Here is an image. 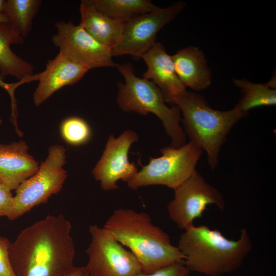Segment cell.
Listing matches in <instances>:
<instances>
[{
	"instance_id": "cell-1",
	"label": "cell",
	"mask_w": 276,
	"mask_h": 276,
	"mask_svg": "<svg viewBox=\"0 0 276 276\" xmlns=\"http://www.w3.org/2000/svg\"><path fill=\"white\" fill-rule=\"evenodd\" d=\"M72 224L62 214L48 215L22 229L11 242L15 276H62L74 267Z\"/></svg>"
},
{
	"instance_id": "cell-2",
	"label": "cell",
	"mask_w": 276,
	"mask_h": 276,
	"mask_svg": "<svg viewBox=\"0 0 276 276\" xmlns=\"http://www.w3.org/2000/svg\"><path fill=\"white\" fill-rule=\"evenodd\" d=\"M103 227L139 262L144 273H151L172 264L183 262V256L170 236L154 225L149 215L131 209L115 210Z\"/></svg>"
},
{
	"instance_id": "cell-3",
	"label": "cell",
	"mask_w": 276,
	"mask_h": 276,
	"mask_svg": "<svg viewBox=\"0 0 276 276\" xmlns=\"http://www.w3.org/2000/svg\"><path fill=\"white\" fill-rule=\"evenodd\" d=\"M177 247L183 264L191 271L220 276L238 269L250 252L252 242L245 228L236 240L229 239L205 225H193L183 231Z\"/></svg>"
},
{
	"instance_id": "cell-4",
	"label": "cell",
	"mask_w": 276,
	"mask_h": 276,
	"mask_svg": "<svg viewBox=\"0 0 276 276\" xmlns=\"http://www.w3.org/2000/svg\"><path fill=\"white\" fill-rule=\"evenodd\" d=\"M174 105L179 107L182 116L180 122L186 134L206 152L208 164L214 170L227 135L247 112L236 106L229 110L214 109L201 96L188 91L176 99Z\"/></svg>"
},
{
	"instance_id": "cell-5",
	"label": "cell",
	"mask_w": 276,
	"mask_h": 276,
	"mask_svg": "<svg viewBox=\"0 0 276 276\" xmlns=\"http://www.w3.org/2000/svg\"><path fill=\"white\" fill-rule=\"evenodd\" d=\"M124 78L118 82L117 102L125 112L142 115L152 113L162 121L166 134L171 141V147L178 148L186 144V134L180 125L181 112L174 105L169 107L160 90L151 81L137 77L131 63L116 64Z\"/></svg>"
},
{
	"instance_id": "cell-6",
	"label": "cell",
	"mask_w": 276,
	"mask_h": 276,
	"mask_svg": "<svg viewBox=\"0 0 276 276\" xmlns=\"http://www.w3.org/2000/svg\"><path fill=\"white\" fill-rule=\"evenodd\" d=\"M65 163V148L58 144L50 146L48 155L37 171L15 190L10 220H16L33 208L46 203L52 195L61 190L67 176L63 168Z\"/></svg>"
},
{
	"instance_id": "cell-7",
	"label": "cell",
	"mask_w": 276,
	"mask_h": 276,
	"mask_svg": "<svg viewBox=\"0 0 276 276\" xmlns=\"http://www.w3.org/2000/svg\"><path fill=\"white\" fill-rule=\"evenodd\" d=\"M160 151L161 156L150 157L149 163L127 182L130 188L136 190L142 187L163 185L174 190L196 170L203 150L190 141L179 148L170 146Z\"/></svg>"
},
{
	"instance_id": "cell-8",
	"label": "cell",
	"mask_w": 276,
	"mask_h": 276,
	"mask_svg": "<svg viewBox=\"0 0 276 276\" xmlns=\"http://www.w3.org/2000/svg\"><path fill=\"white\" fill-rule=\"evenodd\" d=\"M89 232L85 267L91 276H136L142 272L134 255L105 228L91 225Z\"/></svg>"
},
{
	"instance_id": "cell-9",
	"label": "cell",
	"mask_w": 276,
	"mask_h": 276,
	"mask_svg": "<svg viewBox=\"0 0 276 276\" xmlns=\"http://www.w3.org/2000/svg\"><path fill=\"white\" fill-rule=\"evenodd\" d=\"M174 191L167 211L170 219L183 231L194 225L208 205H215L220 210L225 208L222 194L197 170Z\"/></svg>"
},
{
	"instance_id": "cell-10",
	"label": "cell",
	"mask_w": 276,
	"mask_h": 276,
	"mask_svg": "<svg viewBox=\"0 0 276 276\" xmlns=\"http://www.w3.org/2000/svg\"><path fill=\"white\" fill-rule=\"evenodd\" d=\"M185 7L183 2H177L125 22L118 41L111 49L112 56L130 55L141 58L156 42L158 31L174 19Z\"/></svg>"
},
{
	"instance_id": "cell-11",
	"label": "cell",
	"mask_w": 276,
	"mask_h": 276,
	"mask_svg": "<svg viewBox=\"0 0 276 276\" xmlns=\"http://www.w3.org/2000/svg\"><path fill=\"white\" fill-rule=\"evenodd\" d=\"M55 26L57 32L51 40L59 51L89 70L115 67L111 49L95 40L79 24L61 20Z\"/></svg>"
},
{
	"instance_id": "cell-12",
	"label": "cell",
	"mask_w": 276,
	"mask_h": 276,
	"mask_svg": "<svg viewBox=\"0 0 276 276\" xmlns=\"http://www.w3.org/2000/svg\"><path fill=\"white\" fill-rule=\"evenodd\" d=\"M138 140L137 134L131 130L124 131L118 137L109 135L103 154L92 171L102 189L119 188L118 180L127 182L137 173L135 164L130 163L128 155L131 145Z\"/></svg>"
},
{
	"instance_id": "cell-13",
	"label": "cell",
	"mask_w": 276,
	"mask_h": 276,
	"mask_svg": "<svg viewBox=\"0 0 276 276\" xmlns=\"http://www.w3.org/2000/svg\"><path fill=\"white\" fill-rule=\"evenodd\" d=\"M89 70L59 51L48 60L43 71L35 75L38 84L33 95L34 104L40 106L58 90L77 83Z\"/></svg>"
},
{
	"instance_id": "cell-14",
	"label": "cell",
	"mask_w": 276,
	"mask_h": 276,
	"mask_svg": "<svg viewBox=\"0 0 276 276\" xmlns=\"http://www.w3.org/2000/svg\"><path fill=\"white\" fill-rule=\"evenodd\" d=\"M141 58L147 66L143 78L159 88L166 103L174 104L187 91L176 75L171 56L160 42H155Z\"/></svg>"
},
{
	"instance_id": "cell-15",
	"label": "cell",
	"mask_w": 276,
	"mask_h": 276,
	"mask_svg": "<svg viewBox=\"0 0 276 276\" xmlns=\"http://www.w3.org/2000/svg\"><path fill=\"white\" fill-rule=\"evenodd\" d=\"M22 140L0 144V181L11 191L38 170V162L28 152Z\"/></svg>"
},
{
	"instance_id": "cell-16",
	"label": "cell",
	"mask_w": 276,
	"mask_h": 276,
	"mask_svg": "<svg viewBox=\"0 0 276 276\" xmlns=\"http://www.w3.org/2000/svg\"><path fill=\"white\" fill-rule=\"evenodd\" d=\"M171 57L176 75L185 87L200 91L211 84V71L204 53L198 47L182 48Z\"/></svg>"
},
{
	"instance_id": "cell-17",
	"label": "cell",
	"mask_w": 276,
	"mask_h": 276,
	"mask_svg": "<svg viewBox=\"0 0 276 276\" xmlns=\"http://www.w3.org/2000/svg\"><path fill=\"white\" fill-rule=\"evenodd\" d=\"M24 38L9 22H0V75L11 76L26 83L36 80L34 67L10 47L12 44H23Z\"/></svg>"
},
{
	"instance_id": "cell-18",
	"label": "cell",
	"mask_w": 276,
	"mask_h": 276,
	"mask_svg": "<svg viewBox=\"0 0 276 276\" xmlns=\"http://www.w3.org/2000/svg\"><path fill=\"white\" fill-rule=\"evenodd\" d=\"M79 25L95 40L112 49L118 41L124 22L114 19L97 9L90 0L80 6Z\"/></svg>"
},
{
	"instance_id": "cell-19",
	"label": "cell",
	"mask_w": 276,
	"mask_h": 276,
	"mask_svg": "<svg viewBox=\"0 0 276 276\" xmlns=\"http://www.w3.org/2000/svg\"><path fill=\"white\" fill-rule=\"evenodd\" d=\"M94 5L109 17L126 22L159 7L148 0H90Z\"/></svg>"
},
{
	"instance_id": "cell-20",
	"label": "cell",
	"mask_w": 276,
	"mask_h": 276,
	"mask_svg": "<svg viewBox=\"0 0 276 276\" xmlns=\"http://www.w3.org/2000/svg\"><path fill=\"white\" fill-rule=\"evenodd\" d=\"M234 84L239 87L242 96L236 104L240 110L247 111L255 107L272 106L276 104V89L266 83H256L246 79H234Z\"/></svg>"
},
{
	"instance_id": "cell-21",
	"label": "cell",
	"mask_w": 276,
	"mask_h": 276,
	"mask_svg": "<svg viewBox=\"0 0 276 276\" xmlns=\"http://www.w3.org/2000/svg\"><path fill=\"white\" fill-rule=\"evenodd\" d=\"M42 4L41 0H6L4 15L22 37L32 30L33 20Z\"/></svg>"
},
{
	"instance_id": "cell-22",
	"label": "cell",
	"mask_w": 276,
	"mask_h": 276,
	"mask_svg": "<svg viewBox=\"0 0 276 276\" xmlns=\"http://www.w3.org/2000/svg\"><path fill=\"white\" fill-rule=\"evenodd\" d=\"M60 133L66 143L74 146L87 143L91 137L89 124L78 117H71L64 120L60 126Z\"/></svg>"
},
{
	"instance_id": "cell-23",
	"label": "cell",
	"mask_w": 276,
	"mask_h": 276,
	"mask_svg": "<svg viewBox=\"0 0 276 276\" xmlns=\"http://www.w3.org/2000/svg\"><path fill=\"white\" fill-rule=\"evenodd\" d=\"M10 243L8 238L0 236V276H15L9 259Z\"/></svg>"
},
{
	"instance_id": "cell-24",
	"label": "cell",
	"mask_w": 276,
	"mask_h": 276,
	"mask_svg": "<svg viewBox=\"0 0 276 276\" xmlns=\"http://www.w3.org/2000/svg\"><path fill=\"white\" fill-rule=\"evenodd\" d=\"M190 272L183 262H179L151 273L142 272L136 276H189Z\"/></svg>"
},
{
	"instance_id": "cell-25",
	"label": "cell",
	"mask_w": 276,
	"mask_h": 276,
	"mask_svg": "<svg viewBox=\"0 0 276 276\" xmlns=\"http://www.w3.org/2000/svg\"><path fill=\"white\" fill-rule=\"evenodd\" d=\"M14 205V196L11 191L3 185H0V217L9 219Z\"/></svg>"
},
{
	"instance_id": "cell-26",
	"label": "cell",
	"mask_w": 276,
	"mask_h": 276,
	"mask_svg": "<svg viewBox=\"0 0 276 276\" xmlns=\"http://www.w3.org/2000/svg\"><path fill=\"white\" fill-rule=\"evenodd\" d=\"M4 77L0 75V86L3 87L9 93L11 99V104L12 111H15V100L14 98V90L20 84H23L21 82L19 81L18 82L15 83H7L4 81Z\"/></svg>"
},
{
	"instance_id": "cell-27",
	"label": "cell",
	"mask_w": 276,
	"mask_h": 276,
	"mask_svg": "<svg viewBox=\"0 0 276 276\" xmlns=\"http://www.w3.org/2000/svg\"><path fill=\"white\" fill-rule=\"evenodd\" d=\"M62 276H91L85 266L74 267Z\"/></svg>"
},
{
	"instance_id": "cell-28",
	"label": "cell",
	"mask_w": 276,
	"mask_h": 276,
	"mask_svg": "<svg viewBox=\"0 0 276 276\" xmlns=\"http://www.w3.org/2000/svg\"><path fill=\"white\" fill-rule=\"evenodd\" d=\"M6 3V0H0V14H4Z\"/></svg>"
},
{
	"instance_id": "cell-29",
	"label": "cell",
	"mask_w": 276,
	"mask_h": 276,
	"mask_svg": "<svg viewBox=\"0 0 276 276\" xmlns=\"http://www.w3.org/2000/svg\"><path fill=\"white\" fill-rule=\"evenodd\" d=\"M0 22H9V20L5 15L0 14Z\"/></svg>"
},
{
	"instance_id": "cell-30",
	"label": "cell",
	"mask_w": 276,
	"mask_h": 276,
	"mask_svg": "<svg viewBox=\"0 0 276 276\" xmlns=\"http://www.w3.org/2000/svg\"><path fill=\"white\" fill-rule=\"evenodd\" d=\"M2 122H3L2 119L0 118V127L2 124Z\"/></svg>"
},
{
	"instance_id": "cell-31",
	"label": "cell",
	"mask_w": 276,
	"mask_h": 276,
	"mask_svg": "<svg viewBox=\"0 0 276 276\" xmlns=\"http://www.w3.org/2000/svg\"><path fill=\"white\" fill-rule=\"evenodd\" d=\"M2 184L1 182L0 181V185Z\"/></svg>"
}]
</instances>
